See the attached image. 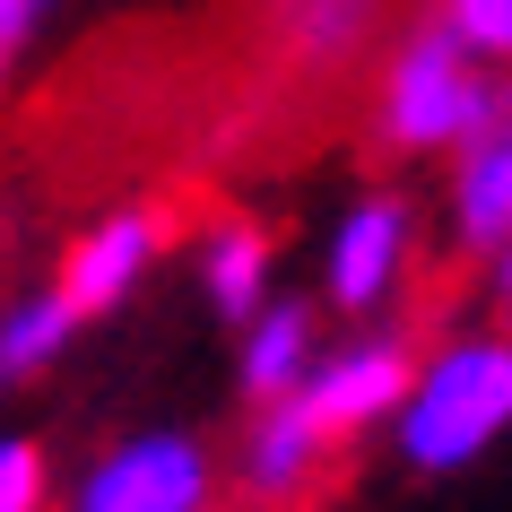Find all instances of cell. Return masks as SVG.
<instances>
[{
    "instance_id": "cell-1",
    "label": "cell",
    "mask_w": 512,
    "mask_h": 512,
    "mask_svg": "<svg viewBox=\"0 0 512 512\" xmlns=\"http://www.w3.org/2000/svg\"><path fill=\"white\" fill-rule=\"evenodd\" d=\"M504 96V70H486L443 18H408L374 53V96H365V131L382 157L400 165H443L486 131V113Z\"/></svg>"
},
{
    "instance_id": "cell-2",
    "label": "cell",
    "mask_w": 512,
    "mask_h": 512,
    "mask_svg": "<svg viewBox=\"0 0 512 512\" xmlns=\"http://www.w3.org/2000/svg\"><path fill=\"white\" fill-rule=\"evenodd\" d=\"M504 434H512V330L504 322H469V330L426 339L417 382H408L400 417H391L400 469H417V478H460Z\"/></svg>"
},
{
    "instance_id": "cell-3",
    "label": "cell",
    "mask_w": 512,
    "mask_h": 512,
    "mask_svg": "<svg viewBox=\"0 0 512 512\" xmlns=\"http://www.w3.org/2000/svg\"><path fill=\"white\" fill-rule=\"evenodd\" d=\"M417 261H426V209H417V191H400V183L356 191L322 235V304L348 313V322H382L408 296Z\"/></svg>"
},
{
    "instance_id": "cell-4",
    "label": "cell",
    "mask_w": 512,
    "mask_h": 512,
    "mask_svg": "<svg viewBox=\"0 0 512 512\" xmlns=\"http://www.w3.org/2000/svg\"><path fill=\"white\" fill-rule=\"evenodd\" d=\"M226 486V460L191 426H139L70 478V512H217Z\"/></svg>"
},
{
    "instance_id": "cell-5",
    "label": "cell",
    "mask_w": 512,
    "mask_h": 512,
    "mask_svg": "<svg viewBox=\"0 0 512 512\" xmlns=\"http://www.w3.org/2000/svg\"><path fill=\"white\" fill-rule=\"evenodd\" d=\"M417 356H426V339L408 322H365V330H348V339H330L322 365H313V382L287 391V400L356 452L365 434H391L408 382H417Z\"/></svg>"
},
{
    "instance_id": "cell-6",
    "label": "cell",
    "mask_w": 512,
    "mask_h": 512,
    "mask_svg": "<svg viewBox=\"0 0 512 512\" xmlns=\"http://www.w3.org/2000/svg\"><path fill=\"white\" fill-rule=\"evenodd\" d=\"M339 452H348V443L322 434L296 400H261V408H243V434H235L226 478H235L243 512H304V504H322Z\"/></svg>"
},
{
    "instance_id": "cell-7",
    "label": "cell",
    "mask_w": 512,
    "mask_h": 512,
    "mask_svg": "<svg viewBox=\"0 0 512 512\" xmlns=\"http://www.w3.org/2000/svg\"><path fill=\"white\" fill-rule=\"evenodd\" d=\"M443 235H452L460 261H486V252L512 243V70L486 131L460 157H443Z\"/></svg>"
},
{
    "instance_id": "cell-8",
    "label": "cell",
    "mask_w": 512,
    "mask_h": 512,
    "mask_svg": "<svg viewBox=\"0 0 512 512\" xmlns=\"http://www.w3.org/2000/svg\"><path fill=\"white\" fill-rule=\"evenodd\" d=\"M157 261H165L157 209H113V217H96V226H79V235H70L53 287L79 304V322H105V313H122V304L157 278Z\"/></svg>"
},
{
    "instance_id": "cell-9",
    "label": "cell",
    "mask_w": 512,
    "mask_h": 512,
    "mask_svg": "<svg viewBox=\"0 0 512 512\" xmlns=\"http://www.w3.org/2000/svg\"><path fill=\"white\" fill-rule=\"evenodd\" d=\"M270 53L304 79H339L391 44V0H252Z\"/></svg>"
},
{
    "instance_id": "cell-10",
    "label": "cell",
    "mask_w": 512,
    "mask_h": 512,
    "mask_svg": "<svg viewBox=\"0 0 512 512\" xmlns=\"http://www.w3.org/2000/svg\"><path fill=\"white\" fill-rule=\"evenodd\" d=\"M322 313L330 304H313V296H270L235 330V391H243V408L287 400V391L313 382V365H322V348H330Z\"/></svg>"
},
{
    "instance_id": "cell-11",
    "label": "cell",
    "mask_w": 512,
    "mask_h": 512,
    "mask_svg": "<svg viewBox=\"0 0 512 512\" xmlns=\"http://www.w3.org/2000/svg\"><path fill=\"white\" fill-rule=\"evenodd\" d=\"M191 287L226 330H243L261 304L278 296V235L261 217H209L191 235Z\"/></svg>"
},
{
    "instance_id": "cell-12",
    "label": "cell",
    "mask_w": 512,
    "mask_h": 512,
    "mask_svg": "<svg viewBox=\"0 0 512 512\" xmlns=\"http://www.w3.org/2000/svg\"><path fill=\"white\" fill-rule=\"evenodd\" d=\"M79 304L61 296L53 278L44 287H18V296H0V391H27V382H44L70 356V339H79Z\"/></svg>"
},
{
    "instance_id": "cell-13",
    "label": "cell",
    "mask_w": 512,
    "mask_h": 512,
    "mask_svg": "<svg viewBox=\"0 0 512 512\" xmlns=\"http://www.w3.org/2000/svg\"><path fill=\"white\" fill-rule=\"evenodd\" d=\"M434 18H443L486 70H512V0H434Z\"/></svg>"
},
{
    "instance_id": "cell-14",
    "label": "cell",
    "mask_w": 512,
    "mask_h": 512,
    "mask_svg": "<svg viewBox=\"0 0 512 512\" xmlns=\"http://www.w3.org/2000/svg\"><path fill=\"white\" fill-rule=\"evenodd\" d=\"M61 9H70V0H0V96L27 79V61L44 53V35H53Z\"/></svg>"
},
{
    "instance_id": "cell-15",
    "label": "cell",
    "mask_w": 512,
    "mask_h": 512,
    "mask_svg": "<svg viewBox=\"0 0 512 512\" xmlns=\"http://www.w3.org/2000/svg\"><path fill=\"white\" fill-rule=\"evenodd\" d=\"M0 512H53V460L27 434H0Z\"/></svg>"
},
{
    "instance_id": "cell-16",
    "label": "cell",
    "mask_w": 512,
    "mask_h": 512,
    "mask_svg": "<svg viewBox=\"0 0 512 512\" xmlns=\"http://www.w3.org/2000/svg\"><path fill=\"white\" fill-rule=\"evenodd\" d=\"M478 270H486V322L512 330V243H504V252H486Z\"/></svg>"
}]
</instances>
